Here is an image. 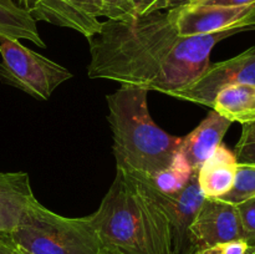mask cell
I'll return each mask as SVG.
<instances>
[{"mask_svg": "<svg viewBox=\"0 0 255 254\" xmlns=\"http://www.w3.org/2000/svg\"><path fill=\"white\" fill-rule=\"evenodd\" d=\"M194 171L187 163L183 156L179 152H177L168 168L158 172L156 176L152 177L147 182H149L154 188H157L162 193L173 194L181 191L188 183ZM143 181H146V179H143Z\"/></svg>", "mask_w": 255, "mask_h": 254, "instance_id": "2e32d148", "label": "cell"}, {"mask_svg": "<svg viewBox=\"0 0 255 254\" xmlns=\"http://www.w3.org/2000/svg\"><path fill=\"white\" fill-rule=\"evenodd\" d=\"M253 197H255V164H238L233 187L219 199L237 206Z\"/></svg>", "mask_w": 255, "mask_h": 254, "instance_id": "e0dca14e", "label": "cell"}, {"mask_svg": "<svg viewBox=\"0 0 255 254\" xmlns=\"http://www.w3.org/2000/svg\"><path fill=\"white\" fill-rule=\"evenodd\" d=\"M90 217L109 254H157L136 194L120 169L99 209Z\"/></svg>", "mask_w": 255, "mask_h": 254, "instance_id": "277c9868", "label": "cell"}, {"mask_svg": "<svg viewBox=\"0 0 255 254\" xmlns=\"http://www.w3.org/2000/svg\"><path fill=\"white\" fill-rule=\"evenodd\" d=\"M0 81L46 101L52 92L72 77L62 65L24 46L19 40L0 36Z\"/></svg>", "mask_w": 255, "mask_h": 254, "instance_id": "5b68a950", "label": "cell"}, {"mask_svg": "<svg viewBox=\"0 0 255 254\" xmlns=\"http://www.w3.org/2000/svg\"><path fill=\"white\" fill-rule=\"evenodd\" d=\"M232 122L212 110L208 116L187 136L181 137L178 152L194 172L216 152L222 144Z\"/></svg>", "mask_w": 255, "mask_h": 254, "instance_id": "30bf717a", "label": "cell"}, {"mask_svg": "<svg viewBox=\"0 0 255 254\" xmlns=\"http://www.w3.org/2000/svg\"><path fill=\"white\" fill-rule=\"evenodd\" d=\"M0 36L19 41L27 40L37 47H45L37 21L15 0H0Z\"/></svg>", "mask_w": 255, "mask_h": 254, "instance_id": "9a60e30c", "label": "cell"}, {"mask_svg": "<svg viewBox=\"0 0 255 254\" xmlns=\"http://www.w3.org/2000/svg\"><path fill=\"white\" fill-rule=\"evenodd\" d=\"M100 17L107 20H129L138 16L133 0H96Z\"/></svg>", "mask_w": 255, "mask_h": 254, "instance_id": "ac0fdd59", "label": "cell"}, {"mask_svg": "<svg viewBox=\"0 0 255 254\" xmlns=\"http://www.w3.org/2000/svg\"><path fill=\"white\" fill-rule=\"evenodd\" d=\"M32 198L29 173L0 172V234L16 228Z\"/></svg>", "mask_w": 255, "mask_h": 254, "instance_id": "8fae6325", "label": "cell"}, {"mask_svg": "<svg viewBox=\"0 0 255 254\" xmlns=\"http://www.w3.org/2000/svg\"><path fill=\"white\" fill-rule=\"evenodd\" d=\"M167 11L182 36L214 34L232 29H255V4L246 6L187 4Z\"/></svg>", "mask_w": 255, "mask_h": 254, "instance_id": "52a82bcc", "label": "cell"}, {"mask_svg": "<svg viewBox=\"0 0 255 254\" xmlns=\"http://www.w3.org/2000/svg\"><path fill=\"white\" fill-rule=\"evenodd\" d=\"M44 21L75 30L86 39L99 32L102 25L96 0H51Z\"/></svg>", "mask_w": 255, "mask_h": 254, "instance_id": "7c38bea8", "label": "cell"}, {"mask_svg": "<svg viewBox=\"0 0 255 254\" xmlns=\"http://www.w3.org/2000/svg\"><path fill=\"white\" fill-rule=\"evenodd\" d=\"M242 228H243L244 241L249 247H255V197L237 204Z\"/></svg>", "mask_w": 255, "mask_h": 254, "instance_id": "ffe728a7", "label": "cell"}, {"mask_svg": "<svg viewBox=\"0 0 255 254\" xmlns=\"http://www.w3.org/2000/svg\"><path fill=\"white\" fill-rule=\"evenodd\" d=\"M193 254H222L221 249L218 246L216 247H209V248H202L197 249Z\"/></svg>", "mask_w": 255, "mask_h": 254, "instance_id": "484cf974", "label": "cell"}, {"mask_svg": "<svg viewBox=\"0 0 255 254\" xmlns=\"http://www.w3.org/2000/svg\"><path fill=\"white\" fill-rule=\"evenodd\" d=\"M248 254H255V247H249Z\"/></svg>", "mask_w": 255, "mask_h": 254, "instance_id": "83f0119b", "label": "cell"}, {"mask_svg": "<svg viewBox=\"0 0 255 254\" xmlns=\"http://www.w3.org/2000/svg\"><path fill=\"white\" fill-rule=\"evenodd\" d=\"M147 94L141 87L121 85L117 91L107 95L106 102L116 169L149 181L168 168L178 152L181 137L167 133L154 124Z\"/></svg>", "mask_w": 255, "mask_h": 254, "instance_id": "7a4b0ae2", "label": "cell"}, {"mask_svg": "<svg viewBox=\"0 0 255 254\" xmlns=\"http://www.w3.org/2000/svg\"><path fill=\"white\" fill-rule=\"evenodd\" d=\"M194 0H151L148 4L142 10L141 15L149 14L154 11H164V10H171L174 7L183 6V5L191 4Z\"/></svg>", "mask_w": 255, "mask_h": 254, "instance_id": "7402d4cb", "label": "cell"}, {"mask_svg": "<svg viewBox=\"0 0 255 254\" xmlns=\"http://www.w3.org/2000/svg\"><path fill=\"white\" fill-rule=\"evenodd\" d=\"M222 254H248L249 246L244 239H236V241L227 242V243L218 244Z\"/></svg>", "mask_w": 255, "mask_h": 254, "instance_id": "603a6c76", "label": "cell"}, {"mask_svg": "<svg viewBox=\"0 0 255 254\" xmlns=\"http://www.w3.org/2000/svg\"><path fill=\"white\" fill-rule=\"evenodd\" d=\"M17 4L32 15L36 21H44L47 7L51 0H17Z\"/></svg>", "mask_w": 255, "mask_h": 254, "instance_id": "44dd1931", "label": "cell"}, {"mask_svg": "<svg viewBox=\"0 0 255 254\" xmlns=\"http://www.w3.org/2000/svg\"><path fill=\"white\" fill-rule=\"evenodd\" d=\"M237 162L234 152L221 144L197 171L198 184L206 198H222L228 193L236 179Z\"/></svg>", "mask_w": 255, "mask_h": 254, "instance_id": "4fadbf2b", "label": "cell"}, {"mask_svg": "<svg viewBox=\"0 0 255 254\" xmlns=\"http://www.w3.org/2000/svg\"><path fill=\"white\" fill-rule=\"evenodd\" d=\"M0 254H26L20 249L7 234H0Z\"/></svg>", "mask_w": 255, "mask_h": 254, "instance_id": "d4e9b609", "label": "cell"}, {"mask_svg": "<svg viewBox=\"0 0 255 254\" xmlns=\"http://www.w3.org/2000/svg\"><path fill=\"white\" fill-rule=\"evenodd\" d=\"M189 236L194 251L244 239L238 208L219 198H204L192 222Z\"/></svg>", "mask_w": 255, "mask_h": 254, "instance_id": "ba28073f", "label": "cell"}, {"mask_svg": "<svg viewBox=\"0 0 255 254\" xmlns=\"http://www.w3.org/2000/svg\"><path fill=\"white\" fill-rule=\"evenodd\" d=\"M234 156L238 164H255V122L243 125Z\"/></svg>", "mask_w": 255, "mask_h": 254, "instance_id": "d6986e66", "label": "cell"}, {"mask_svg": "<svg viewBox=\"0 0 255 254\" xmlns=\"http://www.w3.org/2000/svg\"><path fill=\"white\" fill-rule=\"evenodd\" d=\"M191 4L214 5V6H246L255 4V0H194Z\"/></svg>", "mask_w": 255, "mask_h": 254, "instance_id": "cb8c5ba5", "label": "cell"}, {"mask_svg": "<svg viewBox=\"0 0 255 254\" xmlns=\"http://www.w3.org/2000/svg\"><path fill=\"white\" fill-rule=\"evenodd\" d=\"M243 29L182 36L168 11L106 20L89 37L90 79L112 80L168 94L191 84L209 66L213 47Z\"/></svg>", "mask_w": 255, "mask_h": 254, "instance_id": "6da1fadb", "label": "cell"}, {"mask_svg": "<svg viewBox=\"0 0 255 254\" xmlns=\"http://www.w3.org/2000/svg\"><path fill=\"white\" fill-rule=\"evenodd\" d=\"M157 193L171 224L173 254H193L196 251L191 243L189 229L206 198L199 188L197 172L192 174L188 183L177 193L166 194L158 189Z\"/></svg>", "mask_w": 255, "mask_h": 254, "instance_id": "9c48e42d", "label": "cell"}, {"mask_svg": "<svg viewBox=\"0 0 255 254\" xmlns=\"http://www.w3.org/2000/svg\"><path fill=\"white\" fill-rule=\"evenodd\" d=\"M212 110L233 124L255 122V85L236 84L217 92Z\"/></svg>", "mask_w": 255, "mask_h": 254, "instance_id": "5bb4252c", "label": "cell"}, {"mask_svg": "<svg viewBox=\"0 0 255 254\" xmlns=\"http://www.w3.org/2000/svg\"><path fill=\"white\" fill-rule=\"evenodd\" d=\"M236 84L255 85V46L232 59L209 64L194 81L167 95L212 109L217 92L224 86Z\"/></svg>", "mask_w": 255, "mask_h": 254, "instance_id": "8992f818", "label": "cell"}, {"mask_svg": "<svg viewBox=\"0 0 255 254\" xmlns=\"http://www.w3.org/2000/svg\"><path fill=\"white\" fill-rule=\"evenodd\" d=\"M7 236L26 254H109L91 217H64L42 206L36 197Z\"/></svg>", "mask_w": 255, "mask_h": 254, "instance_id": "3957f363", "label": "cell"}, {"mask_svg": "<svg viewBox=\"0 0 255 254\" xmlns=\"http://www.w3.org/2000/svg\"><path fill=\"white\" fill-rule=\"evenodd\" d=\"M133 1H134V4H136L137 9H138V14L141 15L142 10L144 9V6H146V5L148 4V2L151 1V0H133Z\"/></svg>", "mask_w": 255, "mask_h": 254, "instance_id": "4316f807", "label": "cell"}]
</instances>
